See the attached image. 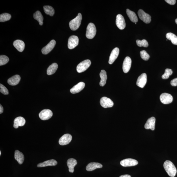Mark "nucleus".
Listing matches in <instances>:
<instances>
[{
    "mask_svg": "<svg viewBox=\"0 0 177 177\" xmlns=\"http://www.w3.org/2000/svg\"><path fill=\"white\" fill-rule=\"evenodd\" d=\"M163 166L165 170L169 176L171 177L175 176L177 173L176 169L171 161H166L164 162Z\"/></svg>",
    "mask_w": 177,
    "mask_h": 177,
    "instance_id": "nucleus-1",
    "label": "nucleus"
},
{
    "mask_svg": "<svg viewBox=\"0 0 177 177\" xmlns=\"http://www.w3.org/2000/svg\"><path fill=\"white\" fill-rule=\"evenodd\" d=\"M82 19V14L79 13L76 18L70 22L69 25L72 31L77 30L81 25Z\"/></svg>",
    "mask_w": 177,
    "mask_h": 177,
    "instance_id": "nucleus-2",
    "label": "nucleus"
},
{
    "mask_svg": "<svg viewBox=\"0 0 177 177\" xmlns=\"http://www.w3.org/2000/svg\"><path fill=\"white\" fill-rule=\"evenodd\" d=\"M96 32V28L94 24L92 23H89L87 28L86 37L89 39H93L95 37Z\"/></svg>",
    "mask_w": 177,
    "mask_h": 177,
    "instance_id": "nucleus-3",
    "label": "nucleus"
},
{
    "mask_svg": "<svg viewBox=\"0 0 177 177\" xmlns=\"http://www.w3.org/2000/svg\"><path fill=\"white\" fill-rule=\"evenodd\" d=\"M91 62L90 60L87 59L81 62L77 65V70L79 73L85 71L90 66Z\"/></svg>",
    "mask_w": 177,
    "mask_h": 177,
    "instance_id": "nucleus-4",
    "label": "nucleus"
},
{
    "mask_svg": "<svg viewBox=\"0 0 177 177\" xmlns=\"http://www.w3.org/2000/svg\"><path fill=\"white\" fill-rule=\"evenodd\" d=\"M79 43L78 37L76 36H72L70 37L68 40V48L70 49H73L78 45Z\"/></svg>",
    "mask_w": 177,
    "mask_h": 177,
    "instance_id": "nucleus-5",
    "label": "nucleus"
},
{
    "mask_svg": "<svg viewBox=\"0 0 177 177\" xmlns=\"http://www.w3.org/2000/svg\"><path fill=\"white\" fill-rule=\"evenodd\" d=\"M138 14L139 18L145 23H149L151 21V17L149 14L145 12L142 9L138 11Z\"/></svg>",
    "mask_w": 177,
    "mask_h": 177,
    "instance_id": "nucleus-6",
    "label": "nucleus"
},
{
    "mask_svg": "<svg viewBox=\"0 0 177 177\" xmlns=\"http://www.w3.org/2000/svg\"><path fill=\"white\" fill-rule=\"evenodd\" d=\"M53 115L52 111L49 109H46L42 110L39 114L40 118L43 120H49Z\"/></svg>",
    "mask_w": 177,
    "mask_h": 177,
    "instance_id": "nucleus-7",
    "label": "nucleus"
},
{
    "mask_svg": "<svg viewBox=\"0 0 177 177\" xmlns=\"http://www.w3.org/2000/svg\"><path fill=\"white\" fill-rule=\"evenodd\" d=\"M160 99L162 103L167 104L172 102L173 101V97L170 94L163 93L160 96Z\"/></svg>",
    "mask_w": 177,
    "mask_h": 177,
    "instance_id": "nucleus-8",
    "label": "nucleus"
},
{
    "mask_svg": "<svg viewBox=\"0 0 177 177\" xmlns=\"http://www.w3.org/2000/svg\"><path fill=\"white\" fill-rule=\"evenodd\" d=\"M116 24L118 28L120 30H123L126 27V23L124 17L121 14H118L116 16Z\"/></svg>",
    "mask_w": 177,
    "mask_h": 177,
    "instance_id": "nucleus-9",
    "label": "nucleus"
},
{
    "mask_svg": "<svg viewBox=\"0 0 177 177\" xmlns=\"http://www.w3.org/2000/svg\"><path fill=\"white\" fill-rule=\"evenodd\" d=\"M101 105L104 108L112 107L114 104L113 101L111 99L106 97L102 98L100 102Z\"/></svg>",
    "mask_w": 177,
    "mask_h": 177,
    "instance_id": "nucleus-10",
    "label": "nucleus"
},
{
    "mask_svg": "<svg viewBox=\"0 0 177 177\" xmlns=\"http://www.w3.org/2000/svg\"><path fill=\"white\" fill-rule=\"evenodd\" d=\"M120 164L123 167H131L136 165L138 164V162L134 159H127L121 161Z\"/></svg>",
    "mask_w": 177,
    "mask_h": 177,
    "instance_id": "nucleus-11",
    "label": "nucleus"
},
{
    "mask_svg": "<svg viewBox=\"0 0 177 177\" xmlns=\"http://www.w3.org/2000/svg\"><path fill=\"white\" fill-rule=\"evenodd\" d=\"M147 82V76L146 74L143 73L138 77L137 85L141 88H144Z\"/></svg>",
    "mask_w": 177,
    "mask_h": 177,
    "instance_id": "nucleus-12",
    "label": "nucleus"
},
{
    "mask_svg": "<svg viewBox=\"0 0 177 177\" xmlns=\"http://www.w3.org/2000/svg\"><path fill=\"white\" fill-rule=\"evenodd\" d=\"M55 44L56 42L55 40L51 41L46 46L42 48V54L44 55L48 54L54 49Z\"/></svg>",
    "mask_w": 177,
    "mask_h": 177,
    "instance_id": "nucleus-13",
    "label": "nucleus"
},
{
    "mask_svg": "<svg viewBox=\"0 0 177 177\" xmlns=\"http://www.w3.org/2000/svg\"><path fill=\"white\" fill-rule=\"evenodd\" d=\"M132 60L128 57H126L124 61L123 64V70L124 72L127 73L128 72L131 66Z\"/></svg>",
    "mask_w": 177,
    "mask_h": 177,
    "instance_id": "nucleus-14",
    "label": "nucleus"
},
{
    "mask_svg": "<svg viewBox=\"0 0 177 177\" xmlns=\"http://www.w3.org/2000/svg\"><path fill=\"white\" fill-rule=\"evenodd\" d=\"M72 139V135L69 134L63 135L59 140V144L61 145H65L69 144Z\"/></svg>",
    "mask_w": 177,
    "mask_h": 177,
    "instance_id": "nucleus-15",
    "label": "nucleus"
},
{
    "mask_svg": "<svg viewBox=\"0 0 177 177\" xmlns=\"http://www.w3.org/2000/svg\"><path fill=\"white\" fill-rule=\"evenodd\" d=\"M119 53L120 50L117 47L115 48L112 50L110 55L109 59V64H111L114 62L118 58Z\"/></svg>",
    "mask_w": 177,
    "mask_h": 177,
    "instance_id": "nucleus-16",
    "label": "nucleus"
},
{
    "mask_svg": "<svg viewBox=\"0 0 177 177\" xmlns=\"http://www.w3.org/2000/svg\"><path fill=\"white\" fill-rule=\"evenodd\" d=\"M85 87V84L83 82H80L74 86L70 90V92L72 94L79 93L83 90Z\"/></svg>",
    "mask_w": 177,
    "mask_h": 177,
    "instance_id": "nucleus-17",
    "label": "nucleus"
},
{
    "mask_svg": "<svg viewBox=\"0 0 177 177\" xmlns=\"http://www.w3.org/2000/svg\"><path fill=\"white\" fill-rule=\"evenodd\" d=\"M155 122L156 118L154 117H152L148 119L145 124L144 127L146 129H151L154 131L155 129Z\"/></svg>",
    "mask_w": 177,
    "mask_h": 177,
    "instance_id": "nucleus-18",
    "label": "nucleus"
},
{
    "mask_svg": "<svg viewBox=\"0 0 177 177\" xmlns=\"http://www.w3.org/2000/svg\"><path fill=\"white\" fill-rule=\"evenodd\" d=\"M13 44L14 47L19 52H23L25 49V44L23 41L16 40L14 41Z\"/></svg>",
    "mask_w": 177,
    "mask_h": 177,
    "instance_id": "nucleus-19",
    "label": "nucleus"
},
{
    "mask_svg": "<svg viewBox=\"0 0 177 177\" xmlns=\"http://www.w3.org/2000/svg\"><path fill=\"white\" fill-rule=\"evenodd\" d=\"M26 120L25 118L21 116L16 118L14 120V127L17 128L19 126H23L25 124Z\"/></svg>",
    "mask_w": 177,
    "mask_h": 177,
    "instance_id": "nucleus-20",
    "label": "nucleus"
},
{
    "mask_svg": "<svg viewBox=\"0 0 177 177\" xmlns=\"http://www.w3.org/2000/svg\"><path fill=\"white\" fill-rule=\"evenodd\" d=\"M21 79V77L19 75L16 74L9 78L7 82L10 85L15 86L19 83Z\"/></svg>",
    "mask_w": 177,
    "mask_h": 177,
    "instance_id": "nucleus-21",
    "label": "nucleus"
},
{
    "mask_svg": "<svg viewBox=\"0 0 177 177\" xmlns=\"http://www.w3.org/2000/svg\"><path fill=\"white\" fill-rule=\"evenodd\" d=\"M103 167V165L100 163L96 162H91L87 165L86 169L87 171H91L96 169L102 168Z\"/></svg>",
    "mask_w": 177,
    "mask_h": 177,
    "instance_id": "nucleus-22",
    "label": "nucleus"
},
{
    "mask_svg": "<svg viewBox=\"0 0 177 177\" xmlns=\"http://www.w3.org/2000/svg\"><path fill=\"white\" fill-rule=\"evenodd\" d=\"M57 164V162L54 159H51L46 161L38 165V167H42L48 166H55Z\"/></svg>",
    "mask_w": 177,
    "mask_h": 177,
    "instance_id": "nucleus-23",
    "label": "nucleus"
},
{
    "mask_svg": "<svg viewBox=\"0 0 177 177\" xmlns=\"http://www.w3.org/2000/svg\"><path fill=\"white\" fill-rule=\"evenodd\" d=\"M77 164L76 160L72 158L68 160L67 164L69 168V171L70 173H73L74 171V167Z\"/></svg>",
    "mask_w": 177,
    "mask_h": 177,
    "instance_id": "nucleus-24",
    "label": "nucleus"
},
{
    "mask_svg": "<svg viewBox=\"0 0 177 177\" xmlns=\"http://www.w3.org/2000/svg\"><path fill=\"white\" fill-rule=\"evenodd\" d=\"M14 158L19 164H22L25 159L24 155L22 153L17 150H16L14 152Z\"/></svg>",
    "mask_w": 177,
    "mask_h": 177,
    "instance_id": "nucleus-25",
    "label": "nucleus"
},
{
    "mask_svg": "<svg viewBox=\"0 0 177 177\" xmlns=\"http://www.w3.org/2000/svg\"><path fill=\"white\" fill-rule=\"evenodd\" d=\"M126 11L130 20L133 23H137L138 21V19L134 12L130 10L129 9H127Z\"/></svg>",
    "mask_w": 177,
    "mask_h": 177,
    "instance_id": "nucleus-26",
    "label": "nucleus"
},
{
    "mask_svg": "<svg viewBox=\"0 0 177 177\" xmlns=\"http://www.w3.org/2000/svg\"><path fill=\"white\" fill-rule=\"evenodd\" d=\"M99 75L101 78L99 85L101 86H104L106 84L107 79L106 72L105 70H102Z\"/></svg>",
    "mask_w": 177,
    "mask_h": 177,
    "instance_id": "nucleus-27",
    "label": "nucleus"
},
{
    "mask_svg": "<svg viewBox=\"0 0 177 177\" xmlns=\"http://www.w3.org/2000/svg\"><path fill=\"white\" fill-rule=\"evenodd\" d=\"M34 18L37 20L39 23L40 25L42 26L43 24V17L40 11H38L33 14Z\"/></svg>",
    "mask_w": 177,
    "mask_h": 177,
    "instance_id": "nucleus-28",
    "label": "nucleus"
},
{
    "mask_svg": "<svg viewBox=\"0 0 177 177\" xmlns=\"http://www.w3.org/2000/svg\"><path fill=\"white\" fill-rule=\"evenodd\" d=\"M58 65L56 63H54L48 68L47 71V74L48 75L54 74L58 68Z\"/></svg>",
    "mask_w": 177,
    "mask_h": 177,
    "instance_id": "nucleus-29",
    "label": "nucleus"
},
{
    "mask_svg": "<svg viewBox=\"0 0 177 177\" xmlns=\"http://www.w3.org/2000/svg\"><path fill=\"white\" fill-rule=\"evenodd\" d=\"M166 37L167 39L171 40L173 44L177 45V37L174 34L169 33L166 34Z\"/></svg>",
    "mask_w": 177,
    "mask_h": 177,
    "instance_id": "nucleus-30",
    "label": "nucleus"
},
{
    "mask_svg": "<svg viewBox=\"0 0 177 177\" xmlns=\"http://www.w3.org/2000/svg\"><path fill=\"white\" fill-rule=\"evenodd\" d=\"M43 9L45 13L48 15L51 16H53L54 15L55 10L52 6H45L43 7Z\"/></svg>",
    "mask_w": 177,
    "mask_h": 177,
    "instance_id": "nucleus-31",
    "label": "nucleus"
},
{
    "mask_svg": "<svg viewBox=\"0 0 177 177\" xmlns=\"http://www.w3.org/2000/svg\"><path fill=\"white\" fill-rule=\"evenodd\" d=\"M11 16L10 14L7 13H4L0 15V22H3L8 21L11 19Z\"/></svg>",
    "mask_w": 177,
    "mask_h": 177,
    "instance_id": "nucleus-32",
    "label": "nucleus"
},
{
    "mask_svg": "<svg viewBox=\"0 0 177 177\" xmlns=\"http://www.w3.org/2000/svg\"><path fill=\"white\" fill-rule=\"evenodd\" d=\"M136 42L138 46L140 47H147L148 46V43L146 40H137Z\"/></svg>",
    "mask_w": 177,
    "mask_h": 177,
    "instance_id": "nucleus-33",
    "label": "nucleus"
},
{
    "mask_svg": "<svg viewBox=\"0 0 177 177\" xmlns=\"http://www.w3.org/2000/svg\"><path fill=\"white\" fill-rule=\"evenodd\" d=\"M9 60V58L5 55H1L0 56V65L2 66L6 64Z\"/></svg>",
    "mask_w": 177,
    "mask_h": 177,
    "instance_id": "nucleus-34",
    "label": "nucleus"
},
{
    "mask_svg": "<svg viewBox=\"0 0 177 177\" xmlns=\"http://www.w3.org/2000/svg\"><path fill=\"white\" fill-rule=\"evenodd\" d=\"M172 74H173V71L171 69H166L165 70L164 74L162 76V78L164 79H168L169 76H170Z\"/></svg>",
    "mask_w": 177,
    "mask_h": 177,
    "instance_id": "nucleus-35",
    "label": "nucleus"
},
{
    "mask_svg": "<svg viewBox=\"0 0 177 177\" xmlns=\"http://www.w3.org/2000/svg\"><path fill=\"white\" fill-rule=\"evenodd\" d=\"M141 57L145 61H147L150 58V55L148 54L146 51L143 50L140 52Z\"/></svg>",
    "mask_w": 177,
    "mask_h": 177,
    "instance_id": "nucleus-36",
    "label": "nucleus"
},
{
    "mask_svg": "<svg viewBox=\"0 0 177 177\" xmlns=\"http://www.w3.org/2000/svg\"><path fill=\"white\" fill-rule=\"evenodd\" d=\"M0 92L4 95H7L9 94L8 90L1 84H0Z\"/></svg>",
    "mask_w": 177,
    "mask_h": 177,
    "instance_id": "nucleus-37",
    "label": "nucleus"
},
{
    "mask_svg": "<svg viewBox=\"0 0 177 177\" xmlns=\"http://www.w3.org/2000/svg\"><path fill=\"white\" fill-rule=\"evenodd\" d=\"M171 84L172 86H177V78L172 80L171 82Z\"/></svg>",
    "mask_w": 177,
    "mask_h": 177,
    "instance_id": "nucleus-38",
    "label": "nucleus"
},
{
    "mask_svg": "<svg viewBox=\"0 0 177 177\" xmlns=\"http://www.w3.org/2000/svg\"><path fill=\"white\" fill-rule=\"evenodd\" d=\"M165 1L171 5H174L175 4L176 2L175 0H165Z\"/></svg>",
    "mask_w": 177,
    "mask_h": 177,
    "instance_id": "nucleus-39",
    "label": "nucleus"
},
{
    "mask_svg": "<svg viewBox=\"0 0 177 177\" xmlns=\"http://www.w3.org/2000/svg\"><path fill=\"white\" fill-rule=\"evenodd\" d=\"M3 111V107L1 105H0V113L1 114Z\"/></svg>",
    "mask_w": 177,
    "mask_h": 177,
    "instance_id": "nucleus-40",
    "label": "nucleus"
},
{
    "mask_svg": "<svg viewBox=\"0 0 177 177\" xmlns=\"http://www.w3.org/2000/svg\"><path fill=\"white\" fill-rule=\"evenodd\" d=\"M120 177H131L129 175H128V174H125V175H123L120 176Z\"/></svg>",
    "mask_w": 177,
    "mask_h": 177,
    "instance_id": "nucleus-41",
    "label": "nucleus"
},
{
    "mask_svg": "<svg viewBox=\"0 0 177 177\" xmlns=\"http://www.w3.org/2000/svg\"><path fill=\"white\" fill-rule=\"evenodd\" d=\"M175 22H176V23L177 25V18L176 19Z\"/></svg>",
    "mask_w": 177,
    "mask_h": 177,
    "instance_id": "nucleus-42",
    "label": "nucleus"
},
{
    "mask_svg": "<svg viewBox=\"0 0 177 177\" xmlns=\"http://www.w3.org/2000/svg\"><path fill=\"white\" fill-rule=\"evenodd\" d=\"M1 151H0V156H1Z\"/></svg>",
    "mask_w": 177,
    "mask_h": 177,
    "instance_id": "nucleus-43",
    "label": "nucleus"
},
{
    "mask_svg": "<svg viewBox=\"0 0 177 177\" xmlns=\"http://www.w3.org/2000/svg\"><path fill=\"white\" fill-rule=\"evenodd\" d=\"M135 23V25H136V24H137V23Z\"/></svg>",
    "mask_w": 177,
    "mask_h": 177,
    "instance_id": "nucleus-44",
    "label": "nucleus"
}]
</instances>
